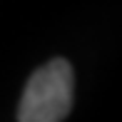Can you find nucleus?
<instances>
[{
    "mask_svg": "<svg viewBox=\"0 0 122 122\" xmlns=\"http://www.w3.org/2000/svg\"><path fill=\"white\" fill-rule=\"evenodd\" d=\"M72 65L62 57L45 62L30 75L20 97L18 122H62L75 95Z\"/></svg>",
    "mask_w": 122,
    "mask_h": 122,
    "instance_id": "1",
    "label": "nucleus"
}]
</instances>
